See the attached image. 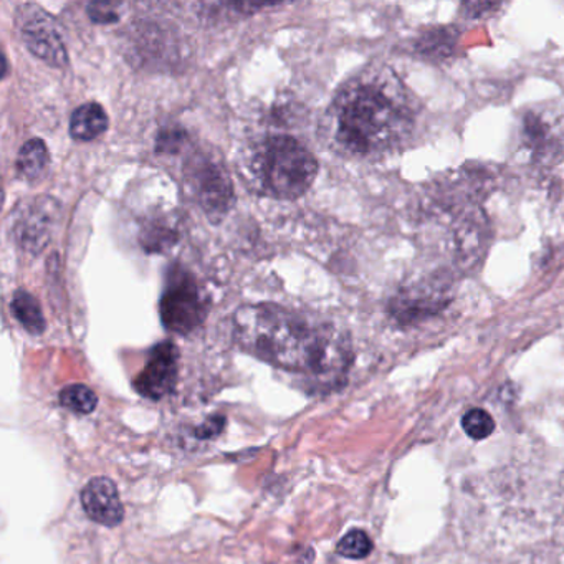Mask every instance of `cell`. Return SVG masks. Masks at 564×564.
<instances>
[{
	"instance_id": "1",
	"label": "cell",
	"mask_w": 564,
	"mask_h": 564,
	"mask_svg": "<svg viewBox=\"0 0 564 564\" xmlns=\"http://www.w3.org/2000/svg\"><path fill=\"white\" fill-rule=\"evenodd\" d=\"M415 118L399 78L386 68H368L338 91L323 120V134L343 156L378 160L408 143Z\"/></svg>"
},
{
	"instance_id": "2",
	"label": "cell",
	"mask_w": 564,
	"mask_h": 564,
	"mask_svg": "<svg viewBox=\"0 0 564 564\" xmlns=\"http://www.w3.org/2000/svg\"><path fill=\"white\" fill-rule=\"evenodd\" d=\"M234 323L239 345L276 368L338 384L351 366L348 335L329 323L270 303L242 306Z\"/></svg>"
},
{
	"instance_id": "3",
	"label": "cell",
	"mask_w": 564,
	"mask_h": 564,
	"mask_svg": "<svg viewBox=\"0 0 564 564\" xmlns=\"http://www.w3.org/2000/svg\"><path fill=\"white\" fill-rule=\"evenodd\" d=\"M249 173L252 183L265 196L295 200L312 186L318 163L295 138L269 137L253 147Z\"/></svg>"
},
{
	"instance_id": "4",
	"label": "cell",
	"mask_w": 564,
	"mask_h": 564,
	"mask_svg": "<svg viewBox=\"0 0 564 564\" xmlns=\"http://www.w3.org/2000/svg\"><path fill=\"white\" fill-rule=\"evenodd\" d=\"M207 299L197 285L196 279L183 269L171 270L163 296H161V319L170 332L191 335L207 316Z\"/></svg>"
},
{
	"instance_id": "5",
	"label": "cell",
	"mask_w": 564,
	"mask_h": 564,
	"mask_svg": "<svg viewBox=\"0 0 564 564\" xmlns=\"http://www.w3.org/2000/svg\"><path fill=\"white\" fill-rule=\"evenodd\" d=\"M186 183L204 213L220 220L234 206V184L219 160L199 154L187 166Z\"/></svg>"
},
{
	"instance_id": "6",
	"label": "cell",
	"mask_w": 564,
	"mask_h": 564,
	"mask_svg": "<svg viewBox=\"0 0 564 564\" xmlns=\"http://www.w3.org/2000/svg\"><path fill=\"white\" fill-rule=\"evenodd\" d=\"M62 207L54 197H31L19 204L12 223L15 242L24 252L37 256L51 243L61 220Z\"/></svg>"
},
{
	"instance_id": "7",
	"label": "cell",
	"mask_w": 564,
	"mask_h": 564,
	"mask_svg": "<svg viewBox=\"0 0 564 564\" xmlns=\"http://www.w3.org/2000/svg\"><path fill=\"white\" fill-rule=\"evenodd\" d=\"M18 25L25 45L35 57L55 68H64L68 64L64 39L44 9L34 4L22 6L18 11Z\"/></svg>"
},
{
	"instance_id": "8",
	"label": "cell",
	"mask_w": 564,
	"mask_h": 564,
	"mask_svg": "<svg viewBox=\"0 0 564 564\" xmlns=\"http://www.w3.org/2000/svg\"><path fill=\"white\" fill-rule=\"evenodd\" d=\"M448 300V285L444 280H422L395 293L389 303V315L399 325H415L438 315Z\"/></svg>"
},
{
	"instance_id": "9",
	"label": "cell",
	"mask_w": 564,
	"mask_h": 564,
	"mask_svg": "<svg viewBox=\"0 0 564 564\" xmlns=\"http://www.w3.org/2000/svg\"><path fill=\"white\" fill-rule=\"evenodd\" d=\"M180 371V351L173 341L154 346L148 355L147 366L134 379V388L144 398L163 399L173 391Z\"/></svg>"
},
{
	"instance_id": "10",
	"label": "cell",
	"mask_w": 564,
	"mask_h": 564,
	"mask_svg": "<svg viewBox=\"0 0 564 564\" xmlns=\"http://www.w3.org/2000/svg\"><path fill=\"white\" fill-rule=\"evenodd\" d=\"M550 113L528 111L521 121V143L530 151L531 158L541 163H550L563 153L564 128L560 121H553Z\"/></svg>"
},
{
	"instance_id": "11",
	"label": "cell",
	"mask_w": 564,
	"mask_h": 564,
	"mask_svg": "<svg viewBox=\"0 0 564 564\" xmlns=\"http://www.w3.org/2000/svg\"><path fill=\"white\" fill-rule=\"evenodd\" d=\"M85 513L104 527L115 528L123 523L124 507L117 484L108 477H95L82 490Z\"/></svg>"
},
{
	"instance_id": "12",
	"label": "cell",
	"mask_w": 564,
	"mask_h": 564,
	"mask_svg": "<svg viewBox=\"0 0 564 564\" xmlns=\"http://www.w3.org/2000/svg\"><path fill=\"white\" fill-rule=\"evenodd\" d=\"M108 130V115L98 104H85L72 115L70 134L77 141L97 140Z\"/></svg>"
},
{
	"instance_id": "13",
	"label": "cell",
	"mask_w": 564,
	"mask_h": 564,
	"mask_svg": "<svg viewBox=\"0 0 564 564\" xmlns=\"http://www.w3.org/2000/svg\"><path fill=\"white\" fill-rule=\"evenodd\" d=\"M48 164H51V154H48L47 147L44 141L34 138L19 151L15 167H18V174L22 180L37 181L44 176Z\"/></svg>"
},
{
	"instance_id": "14",
	"label": "cell",
	"mask_w": 564,
	"mask_h": 564,
	"mask_svg": "<svg viewBox=\"0 0 564 564\" xmlns=\"http://www.w3.org/2000/svg\"><path fill=\"white\" fill-rule=\"evenodd\" d=\"M12 313H14L18 322L28 329L31 335H42L45 332L44 312L34 295L19 290L12 299Z\"/></svg>"
},
{
	"instance_id": "15",
	"label": "cell",
	"mask_w": 564,
	"mask_h": 564,
	"mask_svg": "<svg viewBox=\"0 0 564 564\" xmlns=\"http://www.w3.org/2000/svg\"><path fill=\"white\" fill-rule=\"evenodd\" d=\"M177 230L167 220L158 219L143 227L141 243L150 253L164 252L177 242Z\"/></svg>"
},
{
	"instance_id": "16",
	"label": "cell",
	"mask_w": 564,
	"mask_h": 564,
	"mask_svg": "<svg viewBox=\"0 0 564 564\" xmlns=\"http://www.w3.org/2000/svg\"><path fill=\"white\" fill-rule=\"evenodd\" d=\"M61 404L75 414H91L97 409L98 395L85 384H72L62 389Z\"/></svg>"
},
{
	"instance_id": "17",
	"label": "cell",
	"mask_w": 564,
	"mask_h": 564,
	"mask_svg": "<svg viewBox=\"0 0 564 564\" xmlns=\"http://www.w3.org/2000/svg\"><path fill=\"white\" fill-rule=\"evenodd\" d=\"M372 551V541L362 530H351L339 540L336 553L349 560H365Z\"/></svg>"
},
{
	"instance_id": "18",
	"label": "cell",
	"mask_w": 564,
	"mask_h": 564,
	"mask_svg": "<svg viewBox=\"0 0 564 564\" xmlns=\"http://www.w3.org/2000/svg\"><path fill=\"white\" fill-rule=\"evenodd\" d=\"M462 425H464V431L471 438H477V441L487 438L495 431L494 417L484 409H471V411H468L464 419H462Z\"/></svg>"
},
{
	"instance_id": "19",
	"label": "cell",
	"mask_w": 564,
	"mask_h": 564,
	"mask_svg": "<svg viewBox=\"0 0 564 564\" xmlns=\"http://www.w3.org/2000/svg\"><path fill=\"white\" fill-rule=\"evenodd\" d=\"M419 47L429 55H448L454 47V35L451 31H431L419 41Z\"/></svg>"
},
{
	"instance_id": "20",
	"label": "cell",
	"mask_w": 564,
	"mask_h": 564,
	"mask_svg": "<svg viewBox=\"0 0 564 564\" xmlns=\"http://www.w3.org/2000/svg\"><path fill=\"white\" fill-rule=\"evenodd\" d=\"M227 419L224 415H214V417L207 419L200 427L196 429V435L199 438H214L224 431L226 427Z\"/></svg>"
},
{
	"instance_id": "21",
	"label": "cell",
	"mask_w": 564,
	"mask_h": 564,
	"mask_svg": "<svg viewBox=\"0 0 564 564\" xmlns=\"http://www.w3.org/2000/svg\"><path fill=\"white\" fill-rule=\"evenodd\" d=\"M88 15H90L91 21L98 22V24H110V22L118 21L115 6L110 4L90 6V8H88Z\"/></svg>"
}]
</instances>
